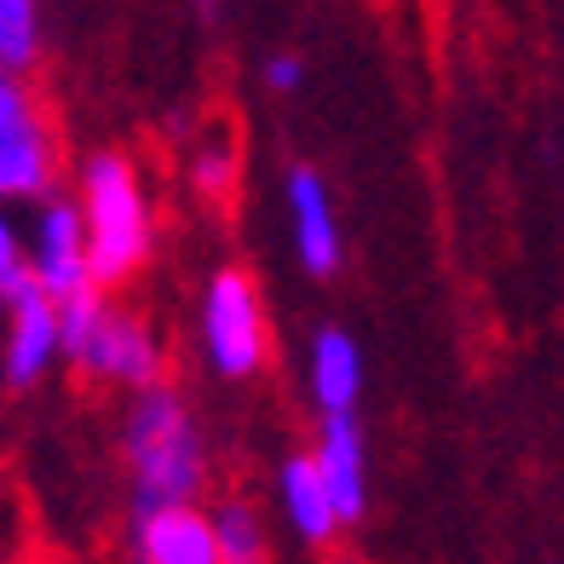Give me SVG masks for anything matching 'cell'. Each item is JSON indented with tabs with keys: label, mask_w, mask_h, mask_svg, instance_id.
<instances>
[{
	"label": "cell",
	"mask_w": 564,
	"mask_h": 564,
	"mask_svg": "<svg viewBox=\"0 0 564 564\" xmlns=\"http://www.w3.org/2000/svg\"><path fill=\"white\" fill-rule=\"evenodd\" d=\"M69 196H75L82 225H87L98 289L127 294L162 248V208H156L150 173L139 167V156H127V150H87V156L75 162Z\"/></svg>",
	"instance_id": "obj_1"
},
{
	"label": "cell",
	"mask_w": 564,
	"mask_h": 564,
	"mask_svg": "<svg viewBox=\"0 0 564 564\" xmlns=\"http://www.w3.org/2000/svg\"><path fill=\"white\" fill-rule=\"evenodd\" d=\"M121 473H127V507H167L208 496L214 444L191 398L173 380L121 403Z\"/></svg>",
	"instance_id": "obj_2"
},
{
	"label": "cell",
	"mask_w": 564,
	"mask_h": 564,
	"mask_svg": "<svg viewBox=\"0 0 564 564\" xmlns=\"http://www.w3.org/2000/svg\"><path fill=\"white\" fill-rule=\"evenodd\" d=\"M58 312H64V364L87 387L133 398L167 380L173 351L150 312H139V305H127L121 294H105V289L69 300Z\"/></svg>",
	"instance_id": "obj_3"
},
{
	"label": "cell",
	"mask_w": 564,
	"mask_h": 564,
	"mask_svg": "<svg viewBox=\"0 0 564 564\" xmlns=\"http://www.w3.org/2000/svg\"><path fill=\"white\" fill-rule=\"evenodd\" d=\"M196 351L214 380L248 387L271 369V312L248 265H214L196 294Z\"/></svg>",
	"instance_id": "obj_4"
},
{
	"label": "cell",
	"mask_w": 564,
	"mask_h": 564,
	"mask_svg": "<svg viewBox=\"0 0 564 564\" xmlns=\"http://www.w3.org/2000/svg\"><path fill=\"white\" fill-rule=\"evenodd\" d=\"M64 191V133L35 75H0V208Z\"/></svg>",
	"instance_id": "obj_5"
},
{
	"label": "cell",
	"mask_w": 564,
	"mask_h": 564,
	"mask_svg": "<svg viewBox=\"0 0 564 564\" xmlns=\"http://www.w3.org/2000/svg\"><path fill=\"white\" fill-rule=\"evenodd\" d=\"M23 260H30V282L41 294H53L58 305L98 289L87 225H82V208H75L69 191L41 196L35 208L23 214Z\"/></svg>",
	"instance_id": "obj_6"
},
{
	"label": "cell",
	"mask_w": 564,
	"mask_h": 564,
	"mask_svg": "<svg viewBox=\"0 0 564 564\" xmlns=\"http://www.w3.org/2000/svg\"><path fill=\"white\" fill-rule=\"evenodd\" d=\"M64 364V312L53 294H41L35 282L0 300V387L7 392H35L53 380Z\"/></svg>",
	"instance_id": "obj_7"
},
{
	"label": "cell",
	"mask_w": 564,
	"mask_h": 564,
	"mask_svg": "<svg viewBox=\"0 0 564 564\" xmlns=\"http://www.w3.org/2000/svg\"><path fill=\"white\" fill-rule=\"evenodd\" d=\"M282 214H289V248L305 276H335L346 260V237H340V208L335 191L317 167L294 162L282 173Z\"/></svg>",
	"instance_id": "obj_8"
},
{
	"label": "cell",
	"mask_w": 564,
	"mask_h": 564,
	"mask_svg": "<svg viewBox=\"0 0 564 564\" xmlns=\"http://www.w3.org/2000/svg\"><path fill=\"white\" fill-rule=\"evenodd\" d=\"M127 564H225L202 501L133 507L127 512Z\"/></svg>",
	"instance_id": "obj_9"
},
{
	"label": "cell",
	"mask_w": 564,
	"mask_h": 564,
	"mask_svg": "<svg viewBox=\"0 0 564 564\" xmlns=\"http://www.w3.org/2000/svg\"><path fill=\"white\" fill-rule=\"evenodd\" d=\"M271 512L282 519V530H289L294 542H305V547H328L346 530V512H340L335 490H328V478L317 473L312 449L276 460V473H271Z\"/></svg>",
	"instance_id": "obj_10"
},
{
	"label": "cell",
	"mask_w": 564,
	"mask_h": 564,
	"mask_svg": "<svg viewBox=\"0 0 564 564\" xmlns=\"http://www.w3.org/2000/svg\"><path fill=\"white\" fill-rule=\"evenodd\" d=\"M312 460H317V473L328 478V490H335L346 524H357L364 507H369V438H364V421L357 415H317Z\"/></svg>",
	"instance_id": "obj_11"
},
{
	"label": "cell",
	"mask_w": 564,
	"mask_h": 564,
	"mask_svg": "<svg viewBox=\"0 0 564 564\" xmlns=\"http://www.w3.org/2000/svg\"><path fill=\"white\" fill-rule=\"evenodd\" d=\"M305 392H312L317 415H357V403H364V346L340 323H323L305 346Z\"/></svg>",
	"instance_id": "obj_12"
},
{
	"label": "cell",
	"mask_w": 564,
	"mask_h": 564,
	"mask_svg": "<svg viewBox=\"0 0 564 564\" xmlns=\"http://www.w3.org/2000/svg\"><path fill=\"white\" fill-rule=\"evenodd\" d=\"M185 178H191V196L202 208H230L242 191V133L237 127H202L191 139V156H185Z\"/></svg>",
	"instance_id": "obj_13"
},
{
	"label": "cell",
	"mask_w": 564,
	"mask_h": 564,
	"mask_svg": "<svg viewBox=\"0 0 564 564\" xmlns=\"http://www.w3.org/2000/svg\"><path fill=\"white\" fill-rule=\"evenodd\" d=\"M208 519H214L225 564H271V519L253 496H219L208 507Z\"/></svg>",
	"instance_id": "obj_14"
},
{
	"label": "cell",
	"mask_w": 564,
	"mask_h": 564,
	"mask_svg": "<svg viewBox=\"0 0 564 564\" xmlns=\"http://www.w3.org/2000/svg\"><path fill=\"white\" fill-rule=\"evenodd\" d=\"M46 53L41 0H0V75H35Z\"/></svg>",
	"instance_id": "obj_15"
},
{
	"label": "cell",
	"mask_w": 564,
	"mask_h": 564,
	"mask_svg": "<svg viewBox=\"0 0 564 564\" xmlns=\"http://www.w3.org/2000/svg\"><path fill=\"white\" fill-rule=\"evenodd\" d=\"M18 282H30V260H23V219H18V208H0V300H7Z\"/></svg>",
	"instance_id": "obj_16"
},
{
	"label": "cell",
	"mask_w": 564,
	"mask_h": 564,
	"mask_svg": "<svg viewBox=\"0 0 564 564\" xmlns=\"http://www.w3.org/2000/svg\"><path fill=\"white\" fill-rule=\"evenodd\" d=\"M265 87L271 93H300L305 87V64L294 53H271L265 58Z\"/></svg>",
	"instance_id": "obj_17"
},
{
	"label": "cell",
	"mask_w": 564,
	"mask_h": 564,
	"mask_svg": "<svg viewBox=\"0 0 564 564\" xmlns=\"http://www.w3.org/2000/svg\"><path fill=\"white\" fill-rule=\"evenodd\" d=\"M191 7H196L202 18H219V0H191Z\"/></svg>",
	"instance_id": "obj_18"
}]
</instances>
